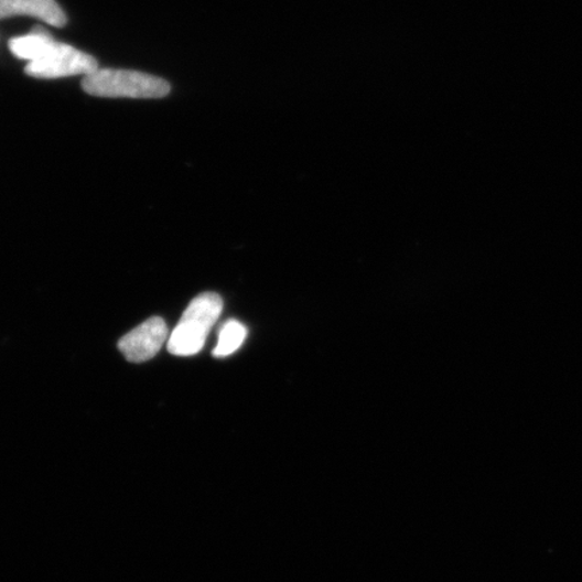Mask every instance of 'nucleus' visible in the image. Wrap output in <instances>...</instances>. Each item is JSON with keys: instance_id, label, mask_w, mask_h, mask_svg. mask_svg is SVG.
I'll use <instances>...</instances> for the list:
<instances>
[{"instance_id": "f257e3e1", "label": "nucleus", "mask_w": 582, "mask_h": 582, "mask_svg": "<svg viewBox=\"0 0 582 582\" xmlns=\"http://www.w3.org/2000/svg\"><path fill=\"white\" fill-rule=\"evenodd\" d=\"M223 312V300L216 293L196 297L187 306L168 340V351L175 356H193L203 349L205 340Z\"/></svg>"}, {"instance_id": "f03ea898", "label": "nucleus", "mask_w": 582, "mask_h": 582, "mask_svg": "<svg viewBox=\"0 0 582 582\" xmlns=\"http://www.w3.org/2000/svg\"><path fill=\"white\" fill-rule=\"evenodd\" d=\"M83 89L99 97L161 99L170 93V84L148 73L121 69H97L83 78Z\"/></svg>"}, {"instance_id": "7ed1b4c3", "label": "nucleus", "mask_w": 582, "mask_h": 582, "mask_svg": "<svg viewBox=\"0 0 582 582\" xmlns=\"http://www.w3.org/2000/svg\"><path fill=\"white\" fill-rule=\"evenodd\" d=\"M97 69H99V64L93 56L63 42H57L44 57L29 63L24 73L36 78H58L76 75L88 76Z\"/></svg>"}, {"instance_id": "20e7f679", "label": "nucleus", "mask_w": 582, "mask_h": 582, "mask_svg": "<svg viewBox=\"0 0 582 582\" xmlns=\"http://www.w3.org/2000/svg\"><path fill=\"white\" fill-rule=\"evenodd\" d=\"M168 340L169 331L165 321L161 317H151L121 337L118 347L127 360L143 363L153 359Z\"/></svg>"}, {"instance_id": "39448f33", "label": "nucleus", "mask_w": 582, "mask_h": 582, "mask_svg": "<svg viewBox=\"0 0 582 582\" xmlns=\"http://www.w3.org/2000/svg\"><path fill=\"white\" fill-rule=\"evenodd\" d=\"M17 15L39 18L54 28H64L68 22L56 0H0V20Z\"/></svg>"}, {"instance_id": "423d86ee", "label": "nucleus", "mask_w": 582, "mask_h": 582, "mask_svg": "<svg viewBox=\"0 0 582 582\" xmlns=\"http://www.w3.org/2000/svg\"><path fill=\"white\" fill-rule=\"evenodd\" d=\"M57 41L44 28L35 26L28 35L18 36L9 42V47L15 57L32 61L44 57L51 52Z\"/></svg>"}, {"instance_id": "0eeeda50", "label": "nucleus", "mask_w": 582, "mask_h": 582, "mask_svg": "<svg viewBox=\"0 0 582 582\" xmlns=\"http://www.w3.org/2000/svg\"><path fill=\"white\" fill-rule=\"evenodd\" d=\"M247 337L246 326L239 321L230 320L224 324L218 336L217 347L214 351L215 357H226L241 347Z\"/></svg>"}]
</instances>
